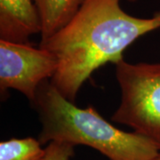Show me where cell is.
<instances>
[{"instance_id": "1", "label": "cell", "mask_w": 160, "mask_h": 160, "mask_svg": "<svg viewBox=\"0 0 160 160\" xmlns=\"http://www.w3.org/2000/svg\"><path fill=\"white\" fill-rule=\"evenodd\" d=\"M121 0H84L74 16L39 46L53 54L57 70L50 80L75 102L84 83L99 68L124 60L123 52L138 38L160 29V11L150 18L128 14Z\"/></svg>"}, {"instance_id": "2", "label": "cell", "mask_w": 160, "mask_h": 160, "mask_svg": "<svg viewBox=\"0 0 160 160\" xmlns=\"http://www.w3.org/2000/svg\"><path fill=\"white\" fill-rule=\"evenodd\" d=\"M32 106L42 125L38 135L42 145L52 142L85 145L109 160H151L160 152L147 138L118 129L91 106L78 108L50 80L40 86Z\"/></svg>"}, {"instance_id": "3", "label": "cell", "mask_w": 160, "mask_h": 160, "mask_svg": "<svg viewBox=\"0 0 160 160\" xmlns=\"http://www.w3.org/2000/svg\"><path fill=\"white\" fill-rule=\"evenodd\" d=\"M121 102L112 120L132 127L160 151V63L116 64Z\"/></svg>"}, {"instance_id": "4", "label": "cell", "mask_w": 160, "mask_h": 160, "mask_svg": "<svg viewBox=\"0 0 160 160\" xmlns=\"http://www.w3.org/2000/svg\"><path fill=\"white\" fill-rule=\"evenodd\" d=\"M57 70V61L51 52L30 43L0 39V88L13 89L34 102L40 86L51 80Z\"/></svg>"}, {"instance_id": "5", "label": "cell", "mask_w": 160, "mask_h": 160, "mask_svg": "<svg viewBox=\"0 0 160 160\" xmlns=\"http://www.w3.org/2000/svg\"><path fill=\"white\" fill-rule=\"evenodd\" d=\"M40 33L35 0H0V39L29 43L31 36Z\"/></svg>"}, {"instance_id": "6", "label": "cell", "mask_w": 160, "mask_h": 160, "mask_svg": "<svg viewBox=\"0 0 160 160\" xmlns=\"http://www.w3.org/2000/svg\"><path fill=\"white\" fill-rule=\"evenodd\" d=\"M84 0H35L41 23V40L62 29L78 10Z\"/></svg>"}, {"instance_id": "7", "label": "cell", "mask_w": 160, "mask_h": 160, "mask_svg": "<svg viewBox=\"0 0 160 160\" xmlns=\"http://www.w3.org/2000/svg\"><path fill=\"white\" fill-rule=\"evenodd\" d=\"M38 139L12 138L0 142V160H43L46 149Z\"/></svg>"}, {"instance_id": "8", "label": "cell", "mask_w": 160, "mask_h": 160, "mask_svg": "<svg viewBox=\"0 0 160 160\" xmlns=\"http://www.w3.org/2000/svg\"><path fill=\"white\" fill-rule=\"evenodd\" d=\"M75 146L65 142H52L46 146L43 160H70L74 156Z\"/></svg>"}, {"instance_id": "9", "label": "cell", "mask_w": 160, "mask_h": 160, "mask_svg": "<svg viewBox=\"0 0 160 160\" xmlns=\"http://www.w3.org/2000/svg\"><path fill=\"white\" fill-rule=\"evenodd\" d=\"M151 160H160V152L158 153V154L157 155L156 157H155L154 158H152Z\"/></svg>"}, {"instance_id": "10", "label": "cell", "mask_w": 160, "mask_h": 160, "mask_svg": "<svg viewBox=\"0 0 160 160\" xmlns=\"http://www.w3.org/2000/svg\"><path fill=\"white\" fill-rule=\"evenodd\" d=\"M128 1H130V2H135L136 0H128Z\"/></svg>"}]
</instances>
